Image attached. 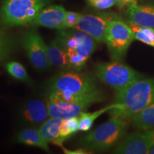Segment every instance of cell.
Instances as JSON below:
<instances>
[{
  "instance_id": "obj_20",
  "label": "cell",
  "mask_w": 154,
  "mask_h": 154,
  "mask_svg": "<svg viewBox=\"0 0 154 154\" xmlns=\"http://www.w3.org/2000/svg\"><path fill=\"white\" fill-rule=\"evenodd\" d=\"M116 103L108 106L103 108V109H99V110L94 111L93 113H87L82 112L79 116V131H88L91 128L94 121L98 119L100 116L106 112H108L111 109L115 107Z\"/></svg>"
},
{
  "instance_id": "obj_7",
  "label": "cell",
  "mask_w": 154,
  "mask_h": 154,
  "mask_svg": "<svg viewBox=\"0 0 154 154\" xmlns=\"http://www.w3.org/2000/svg\"><path fill=\"white\" fill-rule=\"evenodd\" d=\"M134 39L135 34L131 26L118 17L109 22L105 42L113 60H122Z\"/></svg>"
},
{
  "instance_id": "obj_26",
  "label": "cell",
  "mask_w": 154,
  "mask_h": 154,
  "mask_svg": "<svg viewBox=\"0 0 154 154\" xmlns=\"http://www.w3.org/2000/svg\"><path fill=\"white\" fill-rule=\"evenodd\" d=\"M94 8L98 9H106L116 5V0H87Z\"/></svg>"
},
{
  "instance_id": "obj_4",
  "label": "cell",
  "mask_w": 154,
  "mask_h": 154,
  "mask_svg": "<svg viewBox=\"0 0 154 154\" xmlns=\"http://www.w3.org/2000/svg\"><path fill=\"white\" fill-rule=\"evenodd\" d=\"M47 3L48 0H5L1 9V20L9 26L32 23Z\"/></svg>"
},
{
  "instance_id": "obj_8",
  "label": "cell",
  "mask_w": 154,
  "mask_h": 154,
  "mask_svg": "<svg viewBox=\"0 0 154 154\" xmlns=\"http://www.w3.org/2000/svg\"><path fill=\"white\" fill-rule=\"evenodd\" d=\"M57 41L67 53L76 52L87 58L95 51L97 43L91 35L76 29H60Z\"/></svg>"
},
{
  "instance_id": "obj_18",
  "label": "cell",
  "mask_w": 154,
  "mask_h": 154,
  "mask_svg": "<svg viewBox=\"0 0 154 154\" xmlns=\"http://www.w3.org/2000/svg\"><path fill=\"white\" fill-rule=\"evenodd\" d=\"M133 124L141 131L154 130V102L131 117Z\"/></svg>"
},
{
  "instance_id": "obj_27",
  "label": "cell",
  "mask_w": 154,
  "mask_h": 154,
  "mask_svg": "<svg viewBox=\"0 0 154 154\" xmlns=\"http://www.w3.org/2000/svg\"><path fill=\"white\" fill-rule=\"evenodd\" d=\"M137 1L136 0H116V5L120 8L126 7V6H130L131 5H136Z\"/></svg>"
},
{
  "instance_id": "obj_13",
  "label": "cell",
  "mask_w": 154,
  "mask_h": 154,
  "mask_svg": "<svg viewBox=\"0 0 154 154\" xmlns=\"http://www.w3.org/2000/svg\"><path fill=\"white\" fill-rule=\"evenodd\" d=\"M130 24L154 29V5L128 6L126 10Z\"/></svg>"
},
{
  "instance_id": "obj_12",
  "label": "cell",
  "mask_w": 154,
  "mask_h": 154,
  "mask_svg": "<svg viewBox=\"0 0 154 154\" xmlns=\"http://www.w3.org/2000/svg\"><path fill=\"white\" fill-rule=\"evenodd\" d=\"M66 11L61 5L49 6L42 9L31 24L47 28L63 29Z\"/></svg>"
},
{
  "instance_id": "obj_15",
  "label": "cell",
  "mask_w": 154,
  "mask_h": 154,
  "mask_svg": "<svg viewBox=\"0 0 154 154\" xmlns=\"http://www.w3.org/2000/svg\"><path fill=\"white\" fill-rule=\"evenodd\" d=\"M47 53L49 61L51 66L59 69H69L68 54L59 45L57 39L49 44H47Z\"/></svg>"
},
{
  "instance_id": "obj_29",
  "label": "cell",
  "mask_w": 154,
  "mask_h": 154,
  "mask_svg": "<svg viewBox=\"0 0 154 154\" xmlns=\"http://www.w3.org/2000/svg\"><path fill=\"white\" fill-rule=\"evenodd\" d=\"M150 153L154 154V146H153V149H151V152H150Z\"/></svg>"
},
{
  "instance_id": "obj_19",
  "label": "cell",
  "mask_w": 154,
  "mask_h": 154,
  "mask_svg": "<svg viewBox=\"0 0 154 154\" xmlns=\"http://www.w3.org/2000/svg\"><path fill=\"white\" fill-rule=\"evenodd\" d=\"M78 131H79V116L63 119L59 129V139L58 146L63 147V142L70 138L73 135L76 134Z\"/></svg>"
},
{
  "instance_id": "obj_9",
  "label": "cell",
  "mask_w": 154,
  "mask_h": 154,
  "mask_svg": "<svg viewBox=\"0 0 154 154\" xmlns=\"http://www.w3.org/2000/svg\"><path fill=\"white\" fill-rule=\"evenodd\" d=\"M22 46L34 68L43 71L51 66L47 53V44L35 29L26 31L22 37Z\"/></svg>"
},
{
  "instance_id": "obj_21",
  "label": "cell",
  "mask_w": 154,
  "mask_h": 154,
  "mask_svg": "<svg viewBox=\"0 0 154 154\" xmlns=\"http://www.w3.org/2000/svg\"><path fill=\"white\" fill-rule=\"evenodd\" d=\"M135 34V39L154 47V29L130 25Z\"/></svg>"
},
{
  "instance_id": "obj_17",
  "label": "cell",
  "mask_w": 154,
  "mask_h": 154,
  "mask_svg": "<svg viewBox=\"0 0 154 154\" xmlns=\"http://www.w3.org/2000/svg\"><path fill=\"white\" fill-rule=\"evenodd\" d=\"M63 119L51 118L44 121L39 128V132L47 143H52L58 146L59 139V129Z\"/></svg>"
},
{
  "instance_id": "obj_14",
  "label": "cell",
  "mask_w": 154,
  "mask_h": 154,
  "mask_svg": "<svg viewBox=\"0 0 154 154\" xmlns=\"http://www.w3.org/2000/svg\"><path fill=\"white\" fill-rule=\"evenodd\" d=\"M23 114L25 119L32 124L43 123L49 116L47 104L38 99L29 101L25 106Z\"/></svg>"
},
{
  "instance_id": "obj_11",
  "label": "cell",
  "mask_w": 154,
  "mask_h": 154,
  "mask_svg": "<svg viewBox=\"0 0 154 154\" xmlns=\"http://www.w3.org/2000/svg\"><path fill=\"white\" fill-rule=\"evenodd\" d=\"M153 130L135 132L126 136L113 153L120 154H147L150 153L154 146Z\"/></svg>"
},
{
  "instance_id": "obj_5",
  "label": "cell",
  "mask_w": 154,
  "mask_h": 154,
  "mask_svg": "<svg viewBox=\"0 0 154 154\" xmlns=\"http://www.w3.org/2000/svg\"><path fill=\"white\" fill-rule=\"evenodd\" d=\"M95 74L101 82L116 91L124 89L132 83L143 78L134 69L116 60L96 64Z\"/></svg>"
},
{
  "instance_id": "obj_16",
  "label": "cell",
  "mask_w": 154,
  "mask_h": 154,
  "mask_svg": "<svg viewBox=\"0 0 154 154\" xmlns=\"http://www.w3.org/2000/svg\"><path fill=\"white\" fill-rule=\"evenodd\" d=\"M17 140L21 143L31 146H35L47 152H50L48 143L42 137L39 131L34 129V128H26V129L21 131L17 134Z\"/></svg>"
},
{
  "instance_id": "obj_22",
  "label": "cell",
  "mask_w": 154,
  "mask_h": 154,
  "mask_svg": "<svg viewBox=\"0 0 154 154\" xmlns=\"http://www.w3.org/2000/svg\"><path fill=\"white\" fill-rule=\"evenodd\" d=\"M6 69L7 72L15 79L22 82L29 81L28 73L22 63L17 61H10L6 64Z\"/></svg>"
},
{
  "instance_id": "obj_28",
  "label": "cell",
  "mask_w": 154,
  "mask_h": 154,
  "mask_svg": "<svg viewBox=\"0 0 154 154\" xmlns=\"http://www.w3.org/2000/svg\"><path fill=\"white\" fill-rule=\"evenodd\" d=\"M63 150L64 151V153H72V154H74V153H76V154L88 153L87 152H85L84 150H82V149H78V150H76V151H69V150L65 149H63Z\"/></svg>"
},
{
  "instance_id": "obj_24",
  "label": "cell",
  "mask_w": 154,
  "mask_h": 154,
  "mask_svg": "<svg viewBox=\"0 0 154 154\" xmlns=\"http://www.w3.org/2000/svg\"><path fill=\"white\" fill-rule=\"evenodd\" d=\"M69 69L73 71H79L84 68L88 58L81 55L76 52H69Z\"/></svg>"
},
{
  "instance_id": "obj_2",
  "label": "cell",
  "mask_w": 154,
  "mask_h": 154,
  "mask_svg": "<svg viewBox=\"0 0 154 154\" xmlns=\"http://www.w3.org/2000/svg\"><path fill=\"white\" fill-rule=\"evenodd\" d=\"M96 88L95 79L89 75L77 71L63 72L50 82L48 99L73 101L84 97Z\"/></svg>"
},
{
  "instance_id": "obj_3",
  "label": "cell",
  "mask_w": 154,
  "mask_h": 154,
  "mask_svg": "<svg viewBox=\"0 0 154 154\" xmlns=\"http://www.w3.org/2000/svg\"><path fill=\"white\" fill-rule=\"evenodd\" d=\"M127 122L125 119L111 118L81 139V144L96 151H106L112 148L126 134Z\"/></svg>"
},
{
  "instance_id": "obj_23",
  "label": "cell",
  "mask_w": 154,
  "mask_h": 154,
  "mask_svg": "<svg viewBox=\"0 0 154 154\" xmlns=\"http://www.w3.org/2000/svg\"><path fill=\"white\" fill-rule=\"evenodd\" d=\"M13 49V42L5 33L0 31V61L5 60Z\"/></svg>"
},
{
  "instance_id": "obj_6",
  "label": "cell",
  "mask_w": 154,
  "mask_h": 154,
  "mask_svg": "<svg viewBox=\"0 0 154 154\" xmlns=\"http://www.w3.org/2000/svg\"><path fill=\"white\" fill-rule=\"evenodd\" d=\"M105 99L104 94L96 88L88 95L73 101H61L48 99L47 108L51 117L66 119L79 116L90 106Z\"/></svg>"
},
{
  "instance_id": "obj_10",
  "label": "cell",
  "mask_w": 154,
  "mask_h": 154,
  "mask_svg": "<svg viewBox=\"0 0 154 154\" xmlns=\"http://www.w3.org/2000/svg\"><path fill=\"white\" fill-rule=\"evenodd\" d=\"M117 17L112 14H82L75 29L91 35L97 43L105 42L106 32L109 22Z\"/></svg>"
},
{
  "instance_id": "obj_1",
  "label": "cell",
  "mask_w": 154,
  "mask_h": 154,
  "mask_svg": "<svg viewBox=\"0 0 154 154\" xmlns=\"http://www.w3.org/2000/svg\"><path fill=\"white\" fill-rule=\"evenodd\" d=\"M154 102V78L140 79L116 91V106L109 111L111 116L131 119Z\"/></svg>"
},
{
  "instance_id": "obj_25",
  "label": "cell",
  "mask_w": 154,
  "mask_h": 154,
  "mask_svg": "<svg viewBox=\"0 0 154 154\" xmlns=\"http://www.w3.org/2000/svg\"><path fill=\"white\" fill-rule=\"evenodd\" d=\"M80 13L74 12V11H66V16H65L64 22H63V29H67L75 28L77 23L81 17Z\"/></svg>"
}]
</instances>
